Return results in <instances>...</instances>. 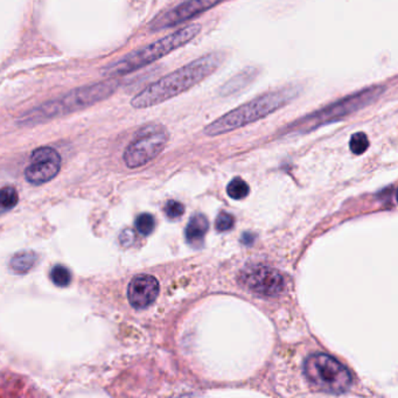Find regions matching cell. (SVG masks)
Here are the masks:
<instances>
[{"label":"cell","instance_id":"obj_3","mask_svg":"<svg viewBox=\"0 0 398 398\" xmlns=\"http://www.w3.org/2000/svg\"><path fill=\"white\" fill-rule=\"evenodd\" d=\"M298 95V88L284 87L255 97L205 126V135L216 137L250 126L289 106Z\"/></svg>","mask_w":398,"mask_h":398},{"label":"cell","instance_id":"obj_7","mask_svg":"<svg viewBox=\"0 0 398 398\" xmlns=\"http://www.w3.org/2000/svg\"><path fill=\"white\" fill-rule=\"evenodd\" d=\"M170 136L164 126L148 124L141 128L126 148L123 159L130 168H138L151 163L163 152Z\"/></svg>","mask_w":398,"mask_h":398},{"label":"cell","instance_id":"obj_11","mask_svg":"<svg viewBox=\"0 0 398 398\" xmlns=\"http://www.w3.org/2000/svg\"><path fill=\"white\" fill-rule=\"evenodd\" d=\"M159 291H160V286L155 277L150 275H139L128 284V302L132 307L144 310L155 302Z\"/></svg>","mask_w":398,"mask_h":398},{"label":"cell","instance_id":"obj_15","mask_svg":"<svg viewBox=\"0 0 398 398\" xmlns=\"http://www.w3.org/2000/svg\"><path fill=\"white\" fill-rule=\"evenodd\" d=\"M227 193L231 199L242 200L247 198L249 194V186L241 178H235L229 183L227 187Z\"/></svg>","mask_w":398,"mask_h":398},{"label":"cell","instance_id":"obj_16","mask_svg":"<svg viewBox=\"0 0 398 398\" xmlns=\"http://www.w3.org/2000/svg\"><path fill=\"white\" fill-rule=\"evenodd\" d=\"M51 280L55 285L66 287L71 282V273L63 265H55L51 271Z\"/></svg>","mask_w":398,"mask_h":398},{"label":"cell","instance_id":"obj_8","mask_svg":"<svg viewBox=\"0 0 398 398\" xmlns=\"http://www.w3.org/2000/svg\"><path fill=\"white\" fill-rule=\"evenodd\" d=\"M238 282L248 291L260 297H277L285 289L282 273L267 265H251L240 273Z\"/></svg>","mask_w":398,"mask_h":398},{"label":"cell","instance_id":"obj_14","mask_svg":"<svg viewBox=\"0 0 398 398\" xmlns=\"http://www.w3.org/2000/svg\"><path fill=\"white\" fill-rule=\"evenodd\" d=\"M19 201V195L14 187L6 186L0 190V208L4 212L14 208Z\"/></svg>","mask_w":398,"mask_h":398},{"label":"cell","instance_id":"obj_9","mask_svg":"<svg viewBox=\"0 0 398 398\" xmlns=\"http://www.w3.org/2000/svg\"><path fill=\"white\" fill-rule=\"evenodd\" d=\"M222 1H225V0H187V1L179 4L172 10L167 11L157 16L150 25V29L153 32L172 29V27L194 19L207 11L212 10Z\"/></svg>","mask_w":398,"mask_h":398},{"label":"cell","instance_id":"obj_18","mask_svg":"<svg viewBox=\"0 0 398 398\" xmlns=\"http://www.w3.org/2000/svg\"><path fill=\"white\" fill-rule=\"evenodd\" d=\"M154 227H155V220L151 214L144 213L136 218V228L144 236L151 235L153 233Z\"/></svg>","mask_w":398,"mask_h":398},{"label":"cell","instance_id":"obj_21","mask_svg":"<svg viewBox=\"0 0 398 398\" xmlns=\"http://www.w3.org/2000/svg\"><path fill=\"white\" fill-rule=\"evenodd\" d=\"M3 213H5V212H4L3 209L0 208V214H3Z\"/></svg>","mask_w":398,"mask_h":398},{"label":"cell","instance_id":"obj_5","mask_svg":"<svg viewBox=\"0 0 398 398\" xmlns=\"http://www.w3.org/2000/svg\"><path fill=\"white\" fill-rule=\"evenodd\" d=\"M384 91L385 87L383 86L364 88L357 93H352L349 96L332 103L330 106L321 108L318 111L299 118L289 126V131L305 133L325 124L339 122L341 119L346 118L347 116L353 115L379 100Z\"/></svg>","mask_w":398,"mask_h":398},{"label":"cell","instance_id":"obj_6","mask_svg":"<svg viewBox=\"0 0 398 398\" xmlns=\"http://www.w3.org/2000/svg\"><path fill=\"white\" fill-rule=\"evenodd\" d=\"M306 379L317 390L327 394H342L349 390L353 377L342 363L327 354H313L304 364Z\"/></svg>","mask_w":398,"mask_h":398},{"label":"cell","instance_id":"obj_13","mask_svg":"<svg viewBox=\"0 0 398 398\" xmlns=\"http://www.w3.org/2000/svg\"><path fill=\"white\" fill-rule=\"evenodd\" d=\"M38 262V255L33 251H23L19 254L14 255L10 262L11 269L16 273L23 275L34 267Z\"/></svg>","mask_w":398,"mask_h":398},{"label":"cell","instance_id":"obj_19","mask_svg":"<svg viewBox=\"0 0 398 398\" xmlns=\"http://www.w3.org/2000/svg\"><path fill=\"white\" fill-rule=\"evenodd\" d=\"M235 225L234 216L229 213H220L215 221V229L218 233L230 230Z\"/></svg>","mask_w":398,"mask_h":398},{"label":"cell","instance_id":"obj_12","mask_svg":"<svg viewBox=\"0 0 398 398\" xmlns=\"http://www.w3.org/2000/svg\"><path fill=\"white\" fill-rule=\"evenodd\" d=\"M209 229V222L203 214H195L190 218L186 228V240L192 247L203 245L205 234Z\"/></svg>","mask_w":398,"mask_h":398},{"label":"cell","instance_id":"obj_4","mask_svg":"<svg viewBox=\"0 0 398 398\" xmlns=\"http://www.w3.org/2000/svg\"><path fill=\"white\" fill-rule=\"evenodd\" d=\"M200 32L201 26L199 24H193L178 29L175 32L170 33L168 36L159 39L143 49H136L117 61L108 64L103 68L102 75L106 77L124 76L139 71L141 68L165 58L172 51L186 46L188 42L199 36Z\"/></svg>","mask_w":398,"mask_h":398},{"label":"cell","instance_id":"obj_17","mask_svg":"<svg viewBox=\"0 0 398 398\" xmlns=\"http://www.w3.org/2000/svg\"><path fill=\"white\" fill-rule=\"evenodd\" d=\"M368 148H369V139L367 137L366 133L357 132L352 136L349 141V148L354 154H357V155L363 154L368 150Z\"/></svg>","mask_w":398,"mask_h":398},{"label":"cell","instance_id":"obj_2","mask_svg":"<svg viewBox=\"0 0 398 398\" xmlns=\"http://www.w3.org/2000/svg\"><path fill=\"white\" fill-rule=\"evenodd\" d=\"M118 87V81L109 78L102 82L77 88L62 97L49 101L41 106L26 111L18 118L16 124L20 126H38L62 116L76 113L106 100Z\"/></svg>","mask_w":398,"mask_h":398},{"label":"cell","instance_id":"obj_1","mask_svg":"<svg viewBox=\"0 0 398 398\" xmlns=\"http://www.w3.org/2000/svg\"><path fill=\"white\" fill-rule=\"evenodd\" d=\"M221 53H209L161 77L141 90L131 100L135 109H146L172 100L214 74L221 64Z\"/></svg>","mask_w":398,"mask_h":398},{"label":"cell","instance_id":"obj_20","mask_svg":"<svg viewBox=\"0 0 398 398\" xmlns=\"http://www.w3.org/2000/svg\"><path fill=\"white\" fill-rule=\"evenodd\" d=\"M164 210L167 218H170V220H175V218H179L180 216L183 215V212H185V207H183V203L170 200L165 205Z\"/></svg>","mask_w":398,"mask_h":398},{"label":"cell","instance_id":"obj_10","mask_svg":"<svg viewBox=\"0 0 398 398\" xmlns=\"http://www.w3.org/2000/svg\"><path fill=\"white\" fill-rule=\"evenodd\" d=\"M61 168V155L55 148L42 146L33 151L31 163L25 170L26 180L33 185L49 183Z\"/></svg>","mask_w":398,"mask_h":398}]
</instances>
